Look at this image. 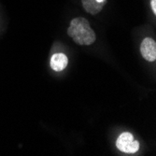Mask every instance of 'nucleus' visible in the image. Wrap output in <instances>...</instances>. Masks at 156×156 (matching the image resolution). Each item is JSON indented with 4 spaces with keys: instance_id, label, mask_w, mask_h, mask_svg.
<instances>
[{
    "instance_id": "1",
    "label": "nucleus",
    "mask_w": 156,
    "mask_h": 156,
    "mask_svg": "<svg viewBox=\"0 0 156 156\" xmlns=\"http://www.w3.org/2000/svg\"><path fill=\"white\" fill-rule=\"evenodd\" d=\"M67 34L79 45H91L96 39V36L89 22L81 17L75 18L70 23Z\"/></svg>"
},
{
    "instance_id": "2",
    "label": "nucleus",
    "mask_w": 156,
    "mask_h": 156,
    "mask_svg": "<svg viewBox=\"0 0 156 156\" xmlns=\"http://www.w3.org/2000/svg\"><path fill=\"white\" fill-rule=\"evenodd\" d=\"M117 148L125 153H136L139 149L138 141L136 140L131 133L124 132L120 135L116 141Z\"/></svg>"
},
{
    "instance_id": "3",
    "label": "nucleus",
    "mask_w": 156,
    "mask_h": 156,
    "mask_svg": "<svg viewBox=\"0 0 156 156\" xmlns=\"http://www.w3.org/2000/svg\"><path fill=\"white\" fill-rule=\"evenodd\" d=\"M140 52L143 58L149 62H153L156 59V43L151 37H146L141 42Z\"/></svg>"
},
{
    "instance_id": "4",
    "label": "nucleus",
    "mask_w": 156,
    "mask_h": 156,
    "mask_svg": "<svg viewBox=\"0 0 156 156\" xmlns=\"http://www.w3.org/2000/svg\"><path fill=\"white\" fill-rule=\"evenodd\" d=\"M108 0H81L84 9L92 15L100 12Z\"/></svg>"
},
{
    "instance_id": "5",
    "label": "nucleus",
    "mask_w": 156,
    "mask_h": 156,
    "mask_svg": "<svg viewBox=\"0 0 156 156\" xmlns=\"http://www.w3.org/2000/svg\"><path fill=\"white\" fill-rule=\"evenodd\" d=\"M68 65V59L64 53H55L51 59V66L54 71H62Z\"/></svg>"
},
{
    "instance_id": "6",
    "label": "nucleus",
    "mask_w": 156,
    "mask_h": 156,
    "mask_svg": "<svg viewBox=\"0 0 156 156\" xmlns=\"http://www.w3.org/2000/svg\"><path fill=\"white\" fill-rule=\"evenodd\" d=\"M151 7L154 14H156V0H151Z\"/></svg>"
}]
</instances>
